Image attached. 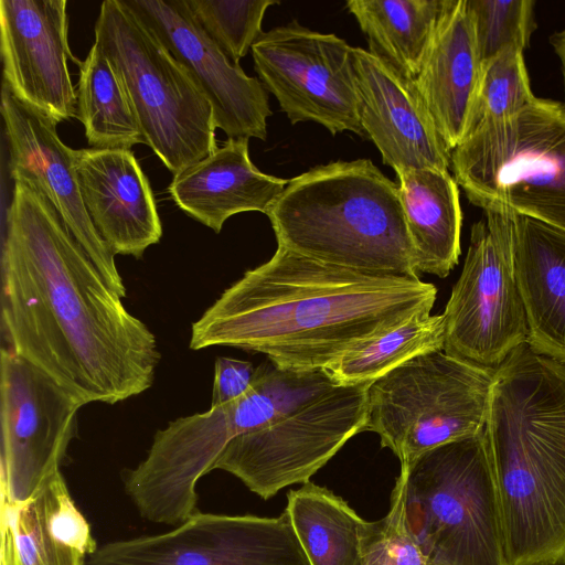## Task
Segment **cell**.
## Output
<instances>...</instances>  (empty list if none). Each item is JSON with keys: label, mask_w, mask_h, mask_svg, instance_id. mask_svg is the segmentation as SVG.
Listing matches in <instances>:
<instances>
[{"label": "cell", "mask_w": 565, "mask_h": 565, "mask_svg": "<svg viewBox=\"0 0 565 565\" xmlns=\"http://www.w3.org/2000/svg\"><path fill=\"white\" fill-rule=\"evenodd\" d=\"M13 182L1 256L8 349L83 406L146 392L160 361L154 334L126 309L41 191Z\"/></svg>", "instance_id": "cell-1"}, {"label": "cell", "mask_w": 565, "mask_h": 565, "mask_svg": "<svg viewBox=\"0 0 565 565\" xmlns=\"http://www.w3.org/2000/svg\"><path fill=\"white\" fill-rule=\"evenodd\" d=\"M199 84L216 128L228 138L266 140L273 114L259 79L233 63L205 33L185 0H122Z\"/></svg>", "instance_id": "cell-15"}, {"label": "cell", "mask_w": 565, "mask_h": 565, "mask_svg": "<svg viewBox=\"0 0 565 565\" xmlns=\"http://www.w3.org/2000/svg\"><path fill=\"white\" fill-rule=\"evenodd\" d=\"M454 178L473 205L565 231V108L535 97L513 117L483 121L451 151Z\"/></svg>", "instance_id": "cell-7"}, {"label": "cell", "mask_w": 565, "mask_h": 565, "mask_svg": "<svg viewBox=\"0 0 565 565\" xmlns=\"http://www.w3.org/2000/svg\"><path fill=\"white\" fill-rule=\"evenodd\" d=\"M95 41L121 77L145 145L170 172L177 174L216 150V126L207 97L122 0L100 4Z\"/></svg>", "instance_id": "cell-8"}, {"label": "cell", "mask_w": 565, "mask_h": 565, "mask_svg": "<svg viewBox=\"0 0 565 565\" xmlns=\"http://www.w3.org/2000/svg\"><path fill=\"white\" fill-rule=\"evenodd\" d=\"M550 43L552 44L556 55L558 56L562 65V75H563V84H564V108H565V28L558 32H555L550 38Z\"/></svg>", "instance_id": "cell-34"}, {"label": "cell", "mask_w": 565, "mask_h": 565, "mask_svg": "<svg viewBox=\"0 0 565 565\" xmlns=\"http://www.w3.org/2000/svg\"><path fill=\"white\" fill-rule=\"evenodd\" d=\"M65 0H0L3 81L24 104L56 124L76 115L67 61Z\"/></svg>", "instance_id": "cell-17"}, {"label": "cell", "mask_w": 565, "mask_h": 565, "mask_svg": "<svg viewBox=\"0 0 565 565\" xmlns=\"http://www.w3.org/2000/svg\"><path fill=\"white\" fill-rule=\"evenodd\" d=\"M73 159L85 207L102 239L114 255L142 257L160 242L162 225L131 150L74 149Z\"/></svg>", "instance_id": "cell-19"}, {"label": "cell", "mask_w": 565, "mask_h": 565, "mask_svg": "<svg viewBox=\"0 0 565 565\" xmlns=\"http://www.w3.org/2000/svg\"><path fill=\"white\" fill-rule=\"evenodd\" d=\"M205 33L235 64L263 34L266 10L277 0H185Z\"/></svg>", "instance_id": "cell-30"}, {"label": "cell", "mask_w": 565, "mask_h": 565, "mask_svg": "<svg viewBox=\"0 0 565 565\" xmlns=\"http://www.w3.org/2000/svg\"><path fill=\"white\" fill-rule=\"evenodd\" d=\"M310 565H360L363 520L340 495L311 481L285 509Z\"/></svg>", "instance_id": "cell-26"}, {"label": "cell", "mask_w": 565, "mask_h": 565, "mask_svg": "<svg viewBox=\"0 0 565 565\" xmlns=\"http://www.w3.org/2000/svg\"><path fill=\"white\" fill-rule=\"evenodd\" d=\"M437 288L419 277L364 274L278 245L193 322L190 349L235 347L294 371L327 370L418 313Z\"/></svg>", "instance_id": "cell-2"}, {"label": "cell", "mask_w": 565, "mask_h": 565, "mask_svg": "<svg viewBox=\"0 0 565 565\" xmlns=\"http://www.w3.org/2000/svg\"><path fill=\"white\" fill-rule=\"evenodd\" d=\"M429 565V564H428Z\"/></svg>", "instance_id": "cell-35"}, {"label": "cell", "mask_w": 565, "mask_h": 565, "mask_svg": "<svg viewBox=\"0 0 565 565\" xmlns=\"http://www.w3.org/2000/svg\"><path fill=\"white\" fill-rule=\"evenodd\" d=\"M1 115L12 180H26L41 191L108 285L121 298L126 297L115 255L99 236L85 207L74 166V149L60 139L57 124L21 102L4 83Z\"/></svg>", "instance_id": "cell-16"}, {"label": "cell", "mask_w": 565, "mask_h": 565, "mask_svg": "<svg viewBox=\"0 0 565 565\" xmlns=\"http://www.w3.org/2000/svg\"><path fill=\"white\" fill-rule=\"evenodd\" d=\"M448 0H349L369 52L407 78L420 71Z\"/></svg>", "instance_id": "cell-25"}, {"label": "cell", "mask_w": 565, "mask_h": 565, "mask_svg": "<svg viewBox=\"0 0 565 565\" xmlns=\"http://www.w3.org/2000/svg\"><path fill=\"white\" fill-rule=\"evenodd\" d=\"M494 371L444 350L415 356L369 384L363 431L376 433L401 465L476 436L484 430Z\"/></svg>", "instance_id": "cell-9"}, {"label": "cell", "mask_w": 565, "mask_h": 565, "mask_svg": "<svg viewBox=\"0 0 565 565\" xmlns=\"http://www.w3.org/2000/svg\"><path fill=\"white\" fill-rule=\"evenodd\" d=\"M534 98L523 52L503 51L481 65L469 134L480 122L513 117Z\"/></svg>", "instance_id": "cell-29"}, {"label": "cell", "mask_w": 565, "mask_h": 565, "mask_svg": "<svg viewBox=\"0 0 565 565\" xmlns=\"http://www.w3.org/2000/svg\"><path fill=\"white\" fill-rule=\"evenodd\" d=\"M502 212L510 226L514 271L526 315V344L565 365V231Z\"/></svg>", "instance_id": "cell-22"}, {"label": "cell", "mask_w": 565, "mask_h": 565, "mask_svg": "<svg viewBox=\"0 0 565 565\" xmlns=\"http://www.w3.org/2000/svg\"><path fill=\"white\" fill-rule=\"evenodd\" d=\"M480 75L466 0H448L414 81L450 151L469 134Z\"/></svg>", "instance_id": "cell-23"}, {"label": "cell", "mask_w": 565, "mask_h": 565, "mask_svg": "<svg viewBox=\"0 0 565 565\" xmlns=\"http://www.w3.org/2000/svg\"><path fill=\"white\" fill-rule=\"evenodd\" d=\"M444 352L495 370L527 341L510 226L502 211H484L471 227L462 271L444 311Z\"/></svg>", "instance_id": "cell-10"}, {"label": "cell", "mask_w": 565, "mask_h": 565, "mask_svg": "<svg viewBox=\"0 0 565 565\" xmlns=\"http://www.w3.org/2000/svg\"><path fill=\"white\" fill-rule=\"evenodd\" d=\"M405 503L406 478L401 469L386 515L363 526L360 565H428L408 529Z\"/></svg>", "instance_id": "cell-32"}, {"label": "cell", "mask_w": 565, "mask_h": 565, "mask_svg": "<svg viewBox=\"0 0 565 565\" xmlns=\"http://www.w3.org/2000/svg\"><path fill=\"white\" fill-rule=\"evenodd\" d=\"M481 65L507 50L524 51L536 29L532 0H466Z\"/></svg>", "instance_id": "cell-31"}, {"label": "cell", "mask_w": 565, "mask_h": 565, "mask_svg": "<svg viewBox=\"0 0 565 565\" xmlns=\"http://www.w3.org/2000/svg\"><path fill=\"white\" fill-rule=\"evenodd\" d=\"M77 109L92 148L146 143L121 77L97 41L79 63Z\"/></svg>", "instance_id": "cell-27"}, {"label": "cell", "mask_w": 565, "mask_h": 565, "mask_svg": "<svg viewBox=\"0 0 565 565\" xmlns=\"http://www.w3.org/2000/svg\"><path fill=\"white\" fill-rule=\"evenodd\" d=\"M256 373L253 363L218 356L214 364L211 407H217L243 396L252 386Z\"/></svg>", "instance_id": "cell-33"}, {"label": "cell", "mask_w": 565, "mask_h": 565, "mask_svg": "<svg viewBox=\"0 0 565 565\" xmlns=\"http://www.w3.org/2000/svg\"><path fill=\"white\" fill-rule=\"evenodd\" d=\"M247 138H228L204 159L174 174L169 193L189 216L220 233L243 212L267 214L288 184L250 160Z\"/></svg>", "instance_id": "cell-21"}, {"label": "cell", "mask_w": 565, "mask_h": 565, "mask_svg": "<svg viewBox=\"0 0 565 565\" xmlns=\"http://www.w3.org/2000/svg\"><path fill=\"white\" fill-rule=\"evenodd\" d=\"M408 529L429 565H509L484 430L402 463Z\"/></svg>", "instance_id": "cell-6"}, {"label": "cell", "mask_w": 565, "mask_h": 565, "mask_svg": "<svg viewBox=\"0 0 565 565\" xmlns=\"http://www.w3.org/2000/svg\"><path fill=\"white\" fill-rule=\"evenodd\" d=\"M370 383L337 384L276 423L233 439L214 465L264 500L307 483L363 431Z\"/></svg>", "instance_id": "cell-11"}, {"label": "cell", "mask_w": 565, "mask_h": 565, "mask_svg": "<svg viewBox=\"0 0 565 565\" xmlns=\"http://www.w3.org/2000/svg\"><path fill=\"white\" fill-rule=\"evenodd\" d=\"M484 437L509 565H565V365L515 348L494 371Z\"/></svg>", "instance_id": "cell-3"}, {"label": "cell", "mask_w": 565, "mask_h": 565, "mask_svg": "<svg viewBox=\"0 0 565 565\" xmlns=\"http://www.w3.org/2000/svg\"><path fill=\"white\" fill-rule=\"evenodd\" d=\"M319 386L309 372L256 367L239 398L204 413L179 417L156 433L146 458L124 477V488L142 518L177 526L198 512L196 484L212 471L236 437L263 429L308 404Z\"/></svg>", "instance_id": "cell-5"}, {"label": "cell", "mask_w": 565, "mask_h": 565, "mask_svg": "<svg viewBox=\"0 0 565 565\" xmlns=\"http://www.w3.org/2000/svg\"><path fill=\"white\" fill-rule=\"evenodd\" d=\"M277 244L355 271L418 277L398 184L370 159L316 166L266 214Z\"/></svg>", "instance_id": "cell-4"}, {"label": "cell", "mask_w": 565, "mask_h": 565, "mask_svg": "<svg viewBox=\"0 0 565 565\" xmlns=\"http://www.w3.org/2000/svg\"><path fill=\"white\" fill-rule=\"evenodd\" d=\"M0 361L1 503H19L61 470L83 405L10 349Z\"/></svg>", "instance_id": "cell-13"}, {"label": "cell", "mask_w": 565, "mask_h": 565, "mask_svg": "<svg viewBox=\"0 0 565 565\" xmlns=\"http://www.w3.org/2000/svg\"><path fill=\"white\" fill-rule=\"evenodd\" d=\"M359 115L366 139L396 174L448 170L451 151L415 84L361 47L353 49Z\"/></svg>", "instance_id": "cell-18"}, {"label": "cell", "mask_w": 565, "mask_h": 565, "mask_svg": "<svg viewBox=\"0 0 565 565\" xmlns=\"http://www.w3.org/2000/svg\"><path fill=\"white\" fill-rule=\"evenodd\" d=\"M86 565H310L288 512H196L174 529L98 546Z\"/></svg>", "instance_id": "cell-14"}, {"label": "cell", "mask_w": 565, "mask_h": 565, "mask_svg": "<svg viewBox=\"0 0 565 565\" xmlns=\"http://www.w3.org/2000/svg\"><path fill=\"white\" fill-rule=\"evenodd\" d=\"M353 49L333 33H320L297 20L263 32L252 46L259 81L292 125L313 121L332 135L361 126Z\"/></svg>", "instance_id": "cell-12"}, {"label": "cell", "mask_w": 565, "mask_h": 565, "mask_svg": "<svg viewBox=\"0 0 565 565\" xmlns=\"http://www.w3.org/2000/svg\"><path fill=\"white\" fill-rule=\"evenodd\" d=\"M444 315L418 313L347 352L326 371L338 384L371 383L401 364L444 350Z\"/></svg>", "instance_id": "cell-28"}, {"label": "cell", "mask_w": 565, "mask_h": 565, "mask_svg": "<svg viewBox=\"0 0 565 565\" xmlns=\"http://www.w3.org/2000/svg\"><path fill=\"white\" fill-rule=\"evenodd\" d=\"M0 565H86L98 548L62 471L19 503H1Z\"/></svg>", "instance_id": "cell-20"}, {"label": "cell", "mask_w": 565, "mask_h": 565, "mask_svg": "<svg viewBox=\"0 0 565 565\" xmlns=\"http://www.w3.org/2000/svg\"><path fill=\"white\" fill-rule=\"evenodd\" d=\"M397 178L417 271L445 278L461 253L458 184L448 170H408Z\"/></svg>", "instance_id": "cell-24"}]
</instances>
